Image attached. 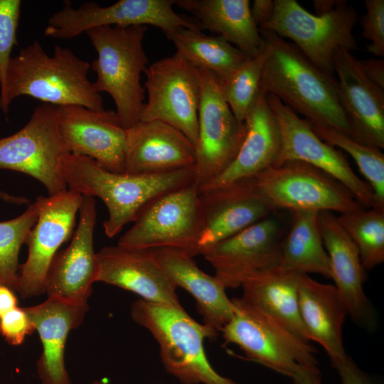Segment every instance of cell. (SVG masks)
Returning a JSON list of instances; mask_svg holds the SVG:
<instances>
[{
    "instance_id": "6da1fadb",
    "label": "cell",
    "mask_w": 384,
    "mask_h": 384,
    "mask_svg": "<svg viewBox=\"0 0 384 384\" xmlns=\"http://www.w3.org/2000/svg\"><path fill=\"white\" fill-rule=\"evenodd\" d=\"M91 64L70 48L55 46L49 55L38 41L11 58L0 109L7 116L12 101L29 96L53 106L80 105L105 110L102 97L88 78Z\"/></svg>"
},
{
    "instance_id": "7a4b0ae2",
    "label": "cell",
    "mask_w": 384,
    "mask_h": 384,
    "mask_svg": "<svg viewBox=\"0 0 384 384\" xmlns=\"http://www.w3.org/2000/svg\"><path fill=\"white\" fill-rule=\"evenodd\" d=\"M60 170L68 190L104 202L109 215L103 228L110 238L134 222L150 202L195 181V166L157 174L114 173L87 156L70 153L62 158Z\"/></svg>"
},
{
    "instance_id": "3957f363",
    "label": "cell",
    "mask_w": 384,
    "mask_h": 384,
    "mask_svg": "<svg viewBox=\"0 0 384 384\" xmlns=\"http://www.w3.org/2000/svg\"><path fill=\"white\" fill-rule=\"evenodd\" d=\"M260 33L271 47L262 70L260 90L275 95L311 124L331 127L349 135L334 76L319 70L292 43L271 31L260 30Z\"/></svg>"
},
{
    "instance_id": "277c9868",
    "label": "cell",
    "mask_w": 384,
    "mask_h": 384,
    "mask_svg": "<svg viewBox=\"0 0 384 384\" xmlns=\"http://www.w3.org/2000/svg\"><path fill=\"white\" fill-rule=\"evenodd\" d=\"M130 314L151 334L165 370L182 384H238L219 374L206 356L205 339H215L219 332L195 321L182 306L139 299L132 304Z\"/></svg>"
},
{
    "instance_id": "5b68a950",
    "label": "cell",
    "mask_w": 384,
    "mask_h": 384,
    "mask_svg": "<svg viewBox=\"0 0 384 384\" xmlns=\"http://www.w3.org/2000/svg\"><path fill=\"white\" fill-rule=\"evenodd\" d=\"M146 30V26H106L85 32L97 54L91 64L97 75L95 89L112 97L117 119L125 129L139 121L144 104L141 75L149 66L143 47Z\"/></svg>"
},
{
    "instance_id": "8992f818",
    "label": "cell",
    "mask_w": 384,
    "mask_h": 384,
    "mask_svg": "<svg viewBox=\"0 0 384 384\" xmlns=\"http://www.w3.org/2000/svg\"><path fill=\"white\" fill-rule=\"evenodd\" d=\"M233 314L220 332L250 361L291 378L299 365H318L316 350L243 297L232 299Z\"/></svg>"
},
{
    "instance_id": "52a82bcc",
    "label": "cell",
    "mask_w": 384,
    "mask_h": 384,
    "mask_svg": "<svg viewBox=\"0 0 384 384\" xmlns=\"http://www.w3.org/2000/svg\"><path fill=\"white\" fill-rule=\"evenodd\" d=\"M358 20L347 4L321 15L306 11L295 0H274L271 18L259 28L291 39L299 50L322 72L334 76V53L340 47L357 50L353 34Z\"/></svg>"
},
{
    "instance_id": "ba28073f",
    "label": "cell",
    "mask_w": 384,
    "mask_h": 384,
    "mask_svg": "<svg viewBox=\"0 0 384 384\" xmlns=\"http://www.w3.org/2000/svg\"><path fill=\"white\" fill-rule=\"evenodd\" d=\"M202 225L196 181L163 194L147 204L117 245L137 249L169 248L193 257Z\"/></svg>"
},
{
    "instance_id": "9c48e42d",
    "label": "cell",
    "mask_w": 384,
    "mask_h": 384,
    "mask_svg": "<svg viewBox=\"0 0 384 384\" xmlns=\"http://www.w3.org/2000/svg\"><path fill=\"white\" fill-rule=\"evenodd\" d=\"M174 5L175 0H120L107 6L88 1L74 8L70 1H65L63 7L49 18L44 34L69 39L106 26L151 25L160 28L164 33L178 28L201 31L193 18L177 14Z\"/></svg>"
},
{
    "instance_id": "30bf717a",
    "label": "cell",
    "mask_w": 384,
    "mask_h": 384,
    "mask_svg": "<svg viewBox=\"0 0 384 384\" xmlns=\"http://www.w3.org/2000/svg\"><path fill=\"white\" fill-rule=\"evenodd\" d=\"M68 153L58 127L55 106L43 103L36 107L21 129L0 139V169L32 176L53 196L68 189L60 161Z\"/></svg>"
},
{
    "instance_id": "8fae6325",
    "label": "cell",
    "mask_w": 384,
    "mask_h": 384,
    "mask_svg": "<svg viewBox=\"0 0 384 384\" xmlns=\"http://www.w3.org/2000/svg\"><path fill=\"white\" fill-rule=\"evenodd\" d=\"M254 178L258 189L273 210L342 214L363 208L340 182L304 162L288 161L271 167Z\"/></svg>"
},
{
    "instance_id": "7c38bea8",
    "label": "cell",
    "mask_w": 384,
    "mask_h": 384,
    "mask_svg": "<svg viewBox=\"0 0 384 384\" xmlns=\"http://www.w3.org/2000/svg\"><path fill=\"white\" fill-rule=\"evenodd\" d=\"M144 74L147 102L139 121L169 124L185 134L196 147L201 96L198 68L175 53L149 65Z\"/></svg>"
},
{
    "instance_id": "4fadbf2b",
    "label": "cell",
    "mask_w": 384,
    "mask_h": 384,
    "mask_svg": "<svg viewBox=\"0 0 384 384\" xmlns=\"http://www.w3.org/2000/svg\"><path fill=\"white\" fill-rule=\"evenodd\" d=\"M198 68L201 96L196 144L195 181L198 189L209 183L232 162L245 135L226 102L218 79L208 70Z\"/></svg>"
},
{
    "instance_id": "5bb4252c",
    "label": "cell",
    "mask_w": 384,
    "mask_h": 384,
    "mask_svg": "<svg viewBox=\"0 0 384 384\" xmlns=\"http://www.w3.org/2000/svg\"><path fill=\"white\" fill-rule=\"evenodd\" d=\"M281 132L282 146L275 166L298 161L310 164L343 185L362 206H376L375 195L367 182L353 171L344 154L321 139L311 124L272 94H266Z\"/></svg>"
},
{
    "instance_id": "9a60e30c",
    "label": "cell",
    "mask_w": 384,
    "mask_h": 384,
    "mask_svg": "<svg viewBox=\"0 0 384 384\" xmlns=\"http://www.w3.org/2000/svg\"><path fill=\"white\" fill-rule=\"evenodd\" d=\"M82 200V195L68 189L36 197L38 218L25 240L27 259L19 267L16 292L21 298L45 293L48 270L60 245L72 238Z\"/></svg>"
},
{
    "instance_id": "2e32d148",
    "label": "cell",
    "mask_w": 384,
    "mask_h": 384,
    "mask_svg": "<svg viewBox=\"0 0 384 384\" xmlns=\"http://www.w3.org/2000/svg\"><path fill=\"white\" fill-rule=\"evenodd\" d=\"M79 220L69 245L53 257L48 270L45 293L73 304L87 303L92 284L97 282L100 271L93 234L96 223L95 198L82 196Z\"/></svg>"
},
{
    "instance_id": "e0dca14e",
    "label": "cell",
    "mask_w": 384,
    "mask_h": 384,
    "mask_svg": "<svg viewBox=\"0 0 384 384\" xmlns=\"http://www.w3.org/2000/svg\"><path fill=\"white\" fill-rule=\"evenodd\" d=\"M282 240L279 221L267 217L208 247L201 255L225 289H236L251 274L278 265Z\"/></svg>"
},
{
    "instance_id": "ac0fdd59",
    "label": "cell",
    "mask_w": 384,
    "mask_h": 384,
    "mask_svg": "<svg viewBox=\"0 0 384 384\" xmlns=\"http://www.w3.org/2000/svg\"><path fill=\"white\" fill-rule=\"evenodd\" d=\"M55 113L69 153L87 156L109 171L125 172L126 129L114 111L69 105L55 106Z\"/></svg>"
},
{
    "instance_id": "d6986e66",
    "label": "cell",
    "mask_w": 384,
    "mask_h": 384,
    "mask_svg": "<svg viewBox=\"0 0 384 384\" xmlns=\"http://www.w3.org/2000/svg\"><path fill=\"white\" fill-rule=\"evenodd\" d=\"M202 225L200 255L213 245L268 217L272 208L258 189L255 178L199 193Z\"/></svg>"
},
{
    "instance_id": "ffe728a7",
    "label": "cell",
    "mask_w": 384,
    "mask_h": 384,
    "mask_svg": "<svg viewBox=\"0 0 384 384\" xmlns=\"http://www.w3.org/2000/svg\"><path fill=\"white\" fill-rule=\"evenodd\" d=\"M340 105L349 126V136L360 144L384 147V90L363 73L359 60L345 48L333 57Z\"/></svg>"
},
{
    "instance_id": "44dd1931",
    "label": "cell",
    "mask_w": 384,
    "mask_h": 384,
    "mask_svg": "<svg viewBox=\"0 0 384 384\" xmlns=\"http://www.w3.org/2000/svg\"><path fill=\"white\" fill-rule=\"evenodd\" d=\"M323 243L329 255L331 279L338 292L348 315L360 327L370 332L377 325L375 310L365 294L366 272L358 251L330 211L319 212Z\"/></svg>"
},
{
    "instance_id": "7402d4cb",
    "label": "cell",
    "mask_w": 384,
    "mask_h": 384,
    "mask_svg": "<svg viewBox=\"0 0 384 384\" xmlns=\"http://www.w3.org/2000/svg\"><path fill=\"white\" fill-rule=\"evenodd\" d=\"M195 164V146L169 124L158 120L139 121L126 129V174H164Z\"/></svg>"
},
{
    "instance_id": "603a6c76",
    "label": "cell",
    "mask_w": 384,
    "mask_h": 384,
    "mask_svg": "<svg viewBox=\"0 0 384 384\" xmlns=\"http://www.w3.org/2000/svg\"><path fill=\"white\" fill-rule=\"evenodd\" d=\"M97 282L132 292L149 302L182 306L177 287L161 270L151 250L105 246L97 252Z\"/></svg>"
},
{
    "instance_id": "cb8c5ba5",
    "label": "cell",
    "mask_w": 384,
    "mask_h": 384,
    "mask_svg": "<svg viewBox=\"0 0 384 384\" xmlns=\"http://www.w3.org/2000/svg\"><path fill=\"white\" fill-rule=\"evenodd\" d=\"M244 123L245 135L235 157L220 174L200 188L199 193L254 178L275 166L281 150L282 136L265 93L260 90Z\"/></svg>"
},
{
    "instance_id": "d4e9b609",
    "label": "cell",
    "mask_w": 384,
    "mask_h": 384,
    "mask_svg": "<svg viewBox=\"0 0 384 384\" xmlns=\"http://www.w3.org/2000/svg\"><path fill=\"white\" fill-rule=\"evenodd\" d=\"M39 334L42 352L36 370L42 384H72L65 364V348L70 331L80 326L88 303L73 304L54 298L23 307Z\"/></svg>"
},
{
    "instance_id": "484cf974",
    "label": "cell",
    "mask_w": 384,
    "mask_h": 384,
    "mask_svg": "<svg viewBox=\"0 0 384 384\" xmlns=\"http://www.w3.org/2000/svg\"><path fill=\"white\" fill-rule=\"evenodd\" d=\"M156 261L176 287L187 291L195 299L203 324L220 332L233 314L232 299L215 277L202 271L193 257L169 248L151 250Z\"/></svg>"
},
{
    "instance_id": "4316f807",
    "label": "cell",
    "mask_w": 384,
    "mask_h": 384,
    "mask_svg": "<svg viewBox=\"0 0 384 384\" xmlns=\"http://www.w3.org/2000/svg\"><path fill=\"white\" fill-rule=\"evenodd\" d=\"M299 314L309 341L319 343L332 360L346 353L343 326L348 315L334 284L321 283L302 274L298 287Z\"/></svg>"
},
{
    "instance_id": "83f0119b",
    "label": "cell",
    "mask_w": 384,
    "mask_h": 384,
    "mask_svg": "<svg viewBox=\"0 0 384 384\" xmlns=\"http://www.w3.org/2000/svg\"><path fill=\"white\" fill-rule=\"evenodd\" d=\"M191 14L201 29L223 38L249 58L262 48V38L254 21L248 0H175Z\"/></svg>"
},
{
    "instance_id": "f1b7e54d",
    "label": "cell",
    "mask_w": 384,
    "mask_h": 384,
    "mask_svg": "<svg viewBox=\"0 0 384 384\" xmlns=\"http://www.w3.org/2000/svg\"><path fill=\"white\" fill-rule=\"evenodd\" d=\"M301 275L286 271L278 265L259 270L247 277L242 283V297L309 342L299 310L298 287Z\"/></svg>"
},
{
    "instance_id": "f546056e",
    "label": "cell",
    "mask_w": 384,
    "mask_h": 384,
    "mask_svg": "<svg viewBox=\"0 0 384 384\" xmlns=\"http://www.w3.org/2000/svg\"><path fill=\"white\" fill-rule=\"evenodd\" d=\"M278 266L302 274H319L331 278L329 255L324 247L319 212H293L289 232L282 240Z\"/></svg>"
},
{
    "instance_id": "4dcf8cb0",
    "label": "cell",
    "mask_w": 384,
    "mask_h": 384,
    "mask_svg": "<svg viewBox=\"0 0 384 384\" xmlns=\"http://www.w3.org/2000/svg\"><path fill=\"white\" fill-rule=\"evenodd\" d=\"M181 55L196 68L210 72L220 85L226 83L250 58L219 36L178 28L164 33Z\"/></svg>"
},
{
    "instance_id": "1f68e13d",
    "label": "cell",
    "mask_w": 384,
    "mask_h": 384,
    "mask_svg": "<svg viewBox=\"0 0 384 384\" xmlns=\"http://www.w3.org/2000/svg\"><path fill=\"white\" fill-rule=\"evenodd\" d=\"M336 217L356 245L365 270L383 262L384 207L361 208Z\"/></svg>"
},
{
    "instance_id": "d6a6232c",
    "label": "cell",
    "mask_w": 384,
    "mask_h": 384,
    "mask_svg": "<svg viewBox=\"0 0 384 384\" xmlns=\"http://www.w3.org/2000/svg\"><path fill=\"white\" fill-rule=\"evenodd\" d=\"M311 127L321 139L339 147L353 159L375 195L376 206L384 207V154L381 149L360 144L331 127L313 124Z\"/></svg>"
},
{
    "instance_id": "836d02e7",
    "label": "cell",
    "mask_w": 384,
    "mask_h": 384,
    "mask_svg": "<svg viewBox=\"0 0 384 384\" xmlns=\"http://www.w3.org/2000/svg\"><path fill=\"white\" fill-rule=\"evenodd\" d=\"M262 43L258 55L247 60L226 83L220 85L226 102L241 123L260 92L262 70L271 52L270 46L263 38Z\"/></svg>"
},
{
    "instance_id": "e575fe53",
    "label": "cell",
    "mask_w": 384,
    "mask_h": 384,
    "mask_svg": "<svg viewBox=\"0 0 384 384\" xmlns=\"http://www.w3.org/2000/svg\"><path fill=\"white\" fill-rule=\"evenodd\" d=\"M38 218L34 201L18 216L0 222V284L14 291L18 282V255L26 238Z\"/></svg>"
},
{
    "instance_id": "d590c367",
    "label": "cell",
    "mask_w": 384,
    "mask_h": 384,
    "mask_svg": "<svg viewBox=\"0 0 384 384\" xmlns=\"http://www.w3.org/2000/svg\"><path fill=\"white\" fill-rule=\"evenodd\" d=\"M21 6L20 0H0V92L5 86L11 50L17 44Z\"/></svg>"
},
{
    "instance_id": "8d00e7d4",
    "label": "cell",
    "mask_w": 384,
    "mask_h": 384,
    "mask_svg": "<svg viewBox=\"0 0 384 384\" xmlns=\"http://www.w3.org/2000/svg\"><path fill=\"white\" fill-rule=\"evenodd\" d=\"M366 13L362 16L360 23L362 37L370 41L366 50L371 54L384 57V0H365Z\"/></svg>"
},
{
    "instance_id": "74e56055",
    "label": "cell",
    "mask_w": 384,
    "mask_h": 384,
    "mask_svg": "<svg viewBox=\"0 0 384 384\" xmlns=\"http://www.w3.org/2000/svg\"><path fill=\"white\" fill-rule=\"evenodd\" d=\"M35 331L23 307L17 306L0 318V335L11 346H19Z\"/></svg>"
},
{
    "instance_id": "f35d334b",
    "label": "cell",
    "mask_w": 384,
    "mask_h": 384,
    "mask_svg": "<svg viewBox=\"0 0 384 384\" xmlns=\"http://www.w3.org/2000/svg\"><path fill=\"white\" fill-rule=\"evenodd\" d=\"M330 361L338 372L341 384H374L347 353Z\"/></svg>"
},
{
    "instance_id": "ab89813d",
    "label": "cell",
    "mask_w": 384,
    "mask_h": 384,
    "mask_svg": "<svg viewBox=\"0 0 384 384\" xmlns=\"http://www.w3.org/2000/svg\"><path fill=\"white\" fill-rule=\"evenodd\" d=\"M359 63L366 78L375 85L384 90V59L369 58L359 60Z\"/></svg>"
},
{
    "instance_id": "60d3db41",
    "label": "cell",
    "mask_w": 384,
    "mask_h": 384,
    "mask_svg": "<svg viewBox=\"0 0 384 384\" xmlns=\"http://www.w3.org/2000/svg\"><path fill=\"white\" fill-rule=\"evenodd\" d=\"M293 384H323L316 365H299L291 376Z\"/></svg>"
},
{
    "instance_id": "b9f144b4",
    "label": "cell",
    "mask_w": 384,
    "mask_h": 384,
    "mask_svg": "<svg viewBox=\"0 0 384 384\" xmlns=\"http://www.w3.org/2000/svg\"><path fill=\"white\" fill-rule=\"evenodd\" d=\"M274 0H255L250 7L252 18L258 28L266 23L272 16Z\"/></svg>"
},
{
    "instance_id": "7bdbcfd3",
    "label": "cell",
    "mask_w": 384,
    "mask_h": 384,
    "mask_svg": "<svg viewBox=\"0 0 384 384\" xmlns=\"http://www.w3.org/2000/svg\"><path fill=\"white\" fill-rule=\"evenodd\" d=\"M18 306V299L14 291L0 284V318Z\"/></svg>"
},
{
    "instance_id": "ee69618b",
    "label": "cell",
    "mask_w": 384,
    "mask_h": 384,
    "mask_svg": "<svg viewBox=\"0 0 384 384\" xmlns=\"http://www.w3.org/2000/svg\"><path fill=\"white\" fill-rule=\"evenodd\" d=\"M313 4L316 15H321L329 13L339 6L347 4V1L335 0H314Z\"/></svg>"
},
{
    "instance_id": "f6af8a7d",
    "label": "cell",
    "mask_w": 384,
    "mask_h": 384,
    "mask_svg": "<svg viewBox=\"0 0 384 384\" xmlns=\"http://www.w3.org/2000/svg\"><path fill=\"white\" fill-rule=\"evenodd\" d=\"M0 200L6 203L16 204V205H25L28 204L30 201L26 197L14 196L6 193L0 190Z\"/></svg>"
},
{
    "instance_id": "bcb514c9",
    "label": "cell",
    "mask_w": 384,
    "mask_h": 384,
    "mask_svg": "<svg viewBox=\"0 0 384 384\" xmlns=\"http://www.w3.org/2000/svg\"><path fill=\"white\" fill-rule=\"evenodd\" d=\"M90 384H110V383L107 380H94Z\"/></svg>"
}]
</instances>
